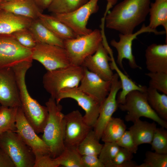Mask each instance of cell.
<instances>
[{
  "label": "cell",
  "mask_w": 167,
  "mask_h": 167,
  "mask_svg": "<svg viewBox=\"0 0 167 167\" xmlns=\"http://www.w3.org/2000/svg\"><path fill=\"white\" fill-rule=\"evenodd\" d=\"M151 0H123L116 4L105 17L108 28L122 34L133 33L149 13Z\"/></svg>",
  "instance_id": "6da1fadb"
},
{
  "label": "cell",
  "mask_w": 167,
  "mask_h": 167,
  "mask_svg": "<svg viewBox=\"0 0 167 167\" xmlns=\"http://www.w3.org/2000/svg\"><path fill=\"white\" fill-rule=\"evenodd\" d=\"M28 70L24 66L15 67L14 71L18 88L21 107L25 117L37 134L43 133L49 113L46 106L40 104L32 98L28 90L25 80Z\"/></svg>",
  "instance_id": "7a4b0ae2"
},
{
  "label": "cell",
  "mask_w": 167,
  "mask_h": 167,
  "mask_svg": "<svg viewBox=\"0 0 167 167\" xmlns=\"http://www.w3.org/2000/svg\"><path fill=\"white\" fill-rule=\"evenodd\" d=\"M49 115L42 139L48 147L51 157L59 156L65 148V122L62 106L50 96L45 103Z\"/></svg>",
  "instance_id": "3957f363"
},
{
  "label": "cell",
  "mask_w": 167,
  "mask_h": 167,
  "mask_svg": "<svg viewBox=\"0 0 167 167\" xmlns=\"http://www.w3.org/2000/svg\"><path fill=\"white\" fill-rule=\"evenodd\" d=\"M84 69L82 66L71 64L64 67L47 71L43 77V87L50 96L55 99L62 89L78 87Z\"/></svg>",
  "instance_id": "277c9868"
},
{
  "label": "cell",
  "mask_w": 167,
  "mask_h": 167,
  "mask_svg": "<svg viewBox=\"0 0 167 167\" xmlns=\"http://www.w3.org/2000/svg\"><path fill=\"white\" fill-rule=\"evenodd\" d=\"M146 92L132 91L126 95L124 102L118 105L121 110L126 111L125 120L133 122L144 117L152 120L163 127L167 129V121L161 118L149 105Z\"/></svg>",
  "instance_id": "5b68a950"
},
{
  "label": "cell",
  "mask_w": 167,
  "mask_h": 167,
  "mask_svg": "<svg viewBox=\"0 0 167 167\" xmlns=\"http://www.w3.org/2000/svg\"><path fill=\"white\" fill-rule=\"evenodd\" d=\"M102 41L101 32L96 29L87 35L64 40L63 47L71 63L81 66L86 58L96 52Z\"/></svg>",
  "instance_id": "8992f818"
},
{
  "label": "cell",
  "mask_w": 167,
  "mask_h": 167,
  "mask_svg": "<svg viewBox=\"0 0 167 167\" xmlns=\"http://www.w3.org/2000/svg\"><path fill=\"white\" fill-rule=\"evenodd\" d=\"M0 148L10 156L15 167H34L33 152L16 132L0 134Z\"/></svg>",
  "instance_id": "52a82bcc"
},
{
  "label": "cell",
  "mask_w": 167,
  "mask_h": 167,
  "mask_svg": "<svg viewBox=\"0 0 167 167\" xmlns=\"http://www.w3.org/2000/svg\"><path fill=\"white\" fill-rule=\"evenodd\" d=\"M99 0H89L86 3L71 12L53 14L57 19L71 28L78 36L88 34L92 31L87 27L90 16L98 11Z\"/></svg>",
  "instance_id": "ba28073f"
},
{
  "label": "cell",
  "mask_w": 167,
  "mask_h": 167,
  "mask_svg": "<svg viewBox=\"0 0 167 167\" xmlns=\"http://www.w3.org/2000/svg\"><path fill=\"white\" fill-rule=\"evenodd\" d=\"M32 49L20 45L11 34H0V69L12 68L22 62L32 61Z\"/></svg>",
  "instance_id": "9c48e42d"
},
{
  "label": "cell",
  "mask_w": 167,
  "mask_h": 167,
  "mask_svg": "<svg viewBox=\"0 0 167 167\" xmlns=\"http://www.w3.org/2000/svg\"><path fill=\"white\" fill-rule=\"evenodd\" d=\"M32 51V59L40 62L47 71L64 67L71 64L63 47L38 43Z\"/></svg>",
  "instance_id": "30bf717a"
},
{
  "label": "cell",
  "mask_w": 167,
  "mask_h": 167,
  "mask_svg": "<svg viewBox=\"0 0 167 167\" xmlns=\"http://www.w3.org/2000/svg\"><path fill=\"white\" fill-rule=\"evenodd\" d=\"M67 98L73 99L77 102L85 112L83 116L84 120L88 125L93 128L99 116L101 104L78 87L62 89L55 100L58 104L62 99Z\"/></svg>",
  "instance_id": "8fae6325"
},
{
  "label": "cell",
  "mask_w": 167,
  "mask_h": 167,
  "mask_svg": "<svg viewBox=\"0 0 167 167\" xmlns=\"http://www.w3.org/2000/svg\"><path fill=\"white\" fill-rule=\"evenodd\" d=\"M153 32L156 34H161L165 33V31L158 32L156 30L151 29L148 26L143 24L141 28L137 32L130 34L119 35V40L118 41L113 39L110 41L111 45L114 47L118 53L117 63L121 69L124 71L122 65L123 60L127 59L129 65L132 69H135L141 68L136 63L132 50L133 41L137 38L138 35L144 32Z\"/></svg>",
  "instance_id": "7c38bea8"
},
{
  "label": "cell",
  "mask_w": 167,
  "mask_h": 167,
  "mask_svg": "<svg viewBox=\"0 0 167 167\" xmlns=\"http://www.w3.org/2000/svg\"><path fill=\"white\" fill-rule=\"evenodd\" d=\"M122 84L117 74H114L111 81L109 93L101 104L98 117L93 128L97 139H101L103 130L106 124L118 108L117 96L122 89Z\"/></svg>",
  "instance_id": "4fadbf2b"
},
{
  "label": "cell",
  "mask_w": 167,
  "mask_h": 167,
  "mask_svg": "<svg viewBox=\"0 0 167 167\" xmlns=\"http://www.w3.org/2000/svg\"><path fill=\"white\" fill-rule=\"evenodd\" d=\"M65 146L78 147L93 128L85 122L83 116L78 110L65 115Z\"/></svg>",
  "instance_id": "5bb4252c"
},
{
  "label": "cell",
  "mask_w": 167,
  "mask_h": 167,
  "mask_svg": "<svg viewBox=\"0 0 167 167\" xmlns=\"http://www.w3.org/2000/svg\"><path fill=\"white\" fill-rule=\"evenodd\" d=\"M16 132L32 149L34 154H49V148L36 133L26 118L20 107H18L16 117Z\"/></svg>",
  "instance_id": "9a60e30c"
},
{
  "label": "cell",
  "mask_w": 167,
  "mask_h": 167,
  "mask_svg": "<svg viewBox=\"0 0 167 167\" xmlns=\"http://www.w3.org/2000/svg\"><path fill=\"white\" fill-rule=\"evenodd\" d=\"M0 105L21 107L18 88L12 68L0 69Z\"/></svg>",
  "instance_id": "2e32d148"
},
{
  "label": "cell",
  "mask_w": 167,
  "mask_h": 167,
  "mask_svg": "<svg viewBox=\"0 0 167 167\" xmlns=\"http://www.w3.org/2000/svg\"><path fill=\"white\" fill-rule=\"evenodd\" d=\"M84 68L83 75L78 88L94 98L101 105L109 93L111 81L105 80Z\"/></svg>",
  "instance_id": "e0dca14e"
},
{
  "label": "cell",
  "mask_w": 167,
  "mask_h": 167,
  "mask_svg": "<svg viewBox=\"0 0 167 167\" xmlns=\"http://www.w3.org/2000/svg\"><path fill=\"white\" fill-rule=\"evenodd\" d=\"M109 54L107 49L102 42L96 52L86 58L81 66L103 79L111 81L114 74L109 63L111 58Z\"/></svg>",
  "instance_id": "ac0fdd59"
},
{
  "label": "cell",
  "mask_w": 167,
  "mask_h": 167,
  "mask_svg": "<svg viewBox=\"0 0 167 167\" xmlns=\"http://www.w3.org/2000/svg\"><path fill=\"white\" fill-rule=\"evenodd\" d=\"M145 57L146 68L150 72L167 73V43L149 45Z\"/></svg>",
  "instance_id": "d6986e66"
},
{
  "label": "cell",
  "mask_w": 167,
  "mask_h": 167,
  "mask_svg": "<svg viewBox=\"0 0 167 167\" xmlns=\"http://www.w3.org/2000/svg\"><path fill=\"white\" fill-rule=\"evenodd\" d=\"M0 9L32 19L38 18L43 11L34 0H11L0 4Z\"/></svg>",
  "instance_id": "ffe728a7"
},
{
  "label": "cell",
  "mask_w": 167,
  "mask_h": 167,
  "mask_svg": "<svg viewBox=\"0 0 167 167\" xmlns=\"http://www.w3.org/2000/svg\"><path fill=\"white\" fill-rule=\"evenodd\" d=\"M32 20L0 9V34H11L28 29Z\"/></svg>",
  "instance_id": "44dd1931"
},
{
  "label": "cell",
  "mask_w": 167,
  "mask_h": 167,
  "mask_svg": "<svg viewBox=\"0 0 167 167\" xmlns=\"http://www.w3.org/2000/svg\"><path fill=\"white\" fill-rule=\"evenodd\" d=\"M28 29L37 44H46L63 47L64 40L54 34L39 18L32 20Z\"/></svg>",
  "instance_id": "7402d4cb"
},
{
  "label": "cell",
  "mask_w": 167,
  "mask_h": 167,
  "mask_svg": "<svg viewBox=\"0 0 167 167\" xmlns=\"http://www.w3.org/2000/svg\"><path fill=\"white\" fill-rule=\"evenodd\" d=\"M109 54L111 58V62L109 63L110 68L112 70L116 71L122 84V90L117 94L116 98L118 105L123 104L126 95L132 91L146 92L147 88L146 86L137 85L119 68L115 61L112 51L109 52Z\"/></svg>",
  "instance_id": "603a6c76"
},
{
  "label": "cell",
  "mask_w": 167,
  "mask_h": 167,
  "mask_svg": "<svg viewBox=\"0 0 167 167\" xmlns=\"http://www.w3.org/2000/svg\"><path fill=\"white\" fill-rule=\"evenodd\" d=\"M128 128L136 144L139 146L144 143L151 144L156 129L155 122H149L140 119L133 122Z\"/></svg>",
  "instance_id": "cb8c5ba5"
},
{
  "label": "cell",
  "mask_w": 167,
  "mask_h": 167,
  "mask_svg": "<svg viewBox=\"0 0 167 167\" xmlns=\"http://www.w3.org/2000/svg\"><path fill=\"white\" fill-rule=\"evenodd\" d=\"M38 18L54 34L63 40L79 36L69 27L53 15L42 13L39 15Z\"/></svg>",
  "instance_id": "d4e9b609"
},
{
  "label": "cell",
  "mask_w": 167,
  "mask_h": 167,
  "mask_svg": "<svg viewBox=\"0 0 167 167\" xmlns=\"http://www.w3.org/2000/svg\"><path fill=\"white\" fill-rule=\"evenodd\" d=\"M149 13L150 22L148 26L151 29L156 30L162 26L164 28L167 36V0H155L151 3Z\"/></svg>",
  "instance_id": "484cf974"
},
{
  "label": "cell",
  "mask_w": 167,
  "mask_h": 167,
  "mask_svg": "<svg viewBox=\"0 0 167 167\" xmlns=\"http://www.w3.org/2000/svg\"><path fill=\"white\" fill-rule=\"evenodd\" d=\"M124 121L120 118L112 117L106 124L101 139L104 143L116 142L126 130Z\"/></svg>",
  "instance_id": "4316f807"
},
{
  "label": "cell",
  "mask_w": 167,
  "mask_h": 167,
  "mask_svg": "<svg viewBox=\"0 0 167 167\" xmlns=\"http://www.w3.org/2000/svg\"><path fill=\"white\" fill-rule=\"evenodd\" d=\"M146 92L151 107L161 118L167 121V95L160 93L156 90L149 87Z\"/></svg>",
  "instance_id": "83f0119b"
},
{
  "label": "cell",
  "mask_w": 167,
  "mask_h": 167,
  "mask_svg": "<svg viewBox=\"0 0 167 167\" xmlns=\"http://www.w3.org/2000/svg\"><path fill=\"white\" fill-rule=\"evenodd\" d=\"M81 156L77 148L65 146L61 154L54 159L59 166L65 167H82Z\"/></svg>",
  "instance_id": "f1b7e54d"
},
{
  "label": "cell",
  "mask_w": 167,
  "mask_h": 167,
  "mask_svg": "<svg viewBox=\"0 0 167 167\" xmlns=\"http://www.w3.org/2000/svg\"><path fill=\"white\" fill-rule=\"evenodd\" d=\"M103 145L99 142L92 129L79 145L77 149L81 156H98Z\"/></svg>",
  "instance_id": "f546056e"
},
{
  "label": "cell",
  "mask_w": 167,
  "mask_h": 167,
  "mask_svg": "<svg viewBox=\"0 0 167 167\" xmlns=\"http://www.w3.org/2000/svg\"><path fill=\"white\" fill-rule=\"evenodd\" d=\"M18 107L0 106V134L6 132H16V117Z\"/></svg>",
  "instance_id": "4dcf8cb0"
},
{
  "label": "cell",
  "mask_w": 167,
  "mask_h": 167,
  "mask_svg": "<svg viewBox=\"0 0 167 167\" xmlns=\"http://www.w3.org/2000/svg\"><path fill=\"white\" fill-rule=\"evenodd\" d=\"M89 0H53L47 9L53 14L73 11L86 3Z\"/></svg>",
  "instance_id": "1f68e13d"
},
{
  "label": "cell",
  "mask_w": 167,
  "mask_h": 167,
  "mask_svg": "<svg viewBox=\"0 0 167 167\" xmlns=\"http://www.w3.org/2000/svg\"><path fill=\"white\" fill-rule=\"evenodd\" d=\"M156 127L151 143L152 150L158 153L167 154V130Z\"/></svg>",
  "instance_id": "d6a6232c"
},
{
  "label": "cell",
  "mask_w": 167,
  "mask_h": 167,
  "mask_svg": "<svg viewBox=\"0 0 167 167\" xmlns=\"http://www.w3.org/2000/svg\"><path fill=\"white\" fill-rule=\"evenodd\" d=\"M167 154L147 151L143 162L137 167H167Z\"/></svg>",
  "instance_id": "836d02e7"
},
{
  "label": "cell",
  "mask_w": 167,
  "mask_h": 167,
  "mask_svg": "<svg viewBox=\"0 0 167 167\" xmlns=\"http://www.w3.org/2000/svg\"><path fill=\"white\" fill-rule=\"evenodd\" d=\"M120 148L116 142H104L98 156L105 167H107L113 161Z\"/></svg>",
  "instance_id": "e575fe53"
},
{
  "label": "cell",
  "mask_w": 167,
  "mask_h": 167,
  "mask_svg": "<svg viewBox=\"0 0 167 167\" xmlns=\"http://www.w3.org/2000/svg\"><path fill=\"white\" fill-rule=\"evenodd\" d=\"M145 74L150 79L149 87L167 95V73L149 72Z\"/></svg>",
  "instance_id": "d590c367"
},
{
  "label": "cell",
  "mask_w": 167,
  "mask_h": 167,
  "mask_svg": "<svg viewBox=\"0 0 167 167\" xmlns=\"http://www.w3.org/2000/svg\"><path fill=\"white\" fill-rule=\"evenodd\" d=\"M11 34L20 45L26 48L32 49L37 44L33 36L28 29L19 30Z\"/></svg>",
  "instance_id": "8d00e7d4"
},
{
  "label": "cell",
  "mask_w": 167,
  "mask_h": 167,
  "mask_svg": "<svg viewBox=\"0 0 167 167\" xmlns=\"http://www.w3.org/2000/svg\"><path fill=\"white\" fill-rule=\"evenodd\" d=\"M116 142L120 147L126 149L133 154L137 153L138 146L135 143L129 130H126L122 136Z\"/></svg>",
  "instance_id": "74e56055"
},
{
  "label": "cell",
  "mask_w": 167,
  "mask_h": 167,
  "mask_svg": "<svg viewBox=\"0 0 167 167\" xmlns=\"http://www.w3.org/2000/svg\"><path fill=\"white\" fill-rule=\"evenodd\" d=\"M133 154L128 150L120 147L116 156L107 167H119L124 162L132 160Z\"/></svg>",
  "instance_id": "f35d334b"
},
{
  "label": "cell",
  "mask_w": 167,
  "mask_h": 167,
  "mask_svg": "<svg viewBox=\"0 0 167 167\" xmlns=\"http://www.w3.org/2000/svg\"><path fill=\"white\" fill-rule=\"evenodd\" d=\"M35 161L34 167H58L59 166L54 158L51 157L49 154H34Z\"/></svg>",
  "instance_id": "ab89813d"
},
{
  "label": "cell",
  "mask_w": 167,
  "mask_h": 167,
  "mask_svg": "<svg viewBox=\"0 0 167 167\" xmlns=\"http://www.w3.org/2000/svg\"><path fill=\"white\" fill-rule=\"evenodd\" d=\"M81 161L82 167H105L98 156H82Z\"/></svg>",
  "instance_id": "60d3db41"
},
{
  "label": "cell",
  "mask_w": 167,
  "mask_h": 167,
  "mask_svg": "<svg viewBox=\"0 0 167 167\" xmlns=\"http://www.w3.org/2000/svg\"><path fill=\"white\" fill-rule=\"evenodd\" d=\"M0 167H15L10 156L0 148Z\"/></svg>",
  "instance_id": "b9f144b4"
},
{
  "label": "cell",
  "mask_w": 167,
  "mask_h": 167,
  "mask_svg": "<svg viewBox=\"0 0 167 167\" xmlns=\"http://www.w3.org/2000/svg\"><path fill=\"white\" fill-rule=\"evenodd\" d=\"M53 0H34L38 7L42 11L47 9Z\"/></svg>",
  "instance_id": "7bdbcfd3"
},
{
  "label": "cell",
  "mask_w": 167,
  "mask_h": 167,
  "mask_svg": "<svg viewBox=\"0 0 167 167\" xmlns=\"http://www.w3.org/2000/svg\"><path fill=\"white\" fill-rule=\"evenodd\" d=\"M107 2V4L106 8L104 15H106L107 13L109 11L110 9L113 7L115 5L118 0H106Z\"/></svg>",
  "instance_id": "ee69618b"
},
{
  "label": "cell",
  "mask_w": 167,
  "mask_h": 167,
  "mask_svg": "<svg viewBox=\"0 0 167 167\" xmlns=\"http://www.w3.org/2000/svg\"><path fill=\"white\" fill-rule=\"evenodd\" d=\"M138 165L135 161L131 160L124 162L119 167H137Z\"/></svg>",
  "instance_id": "f6af8a7d"
},
{
  "label": "cell",
  "mask_w": 167,
  "mask_h": 167,
  "mask_svg": "<svg viewBox=\"0 0 167 167\" xmlns=\"http://www.w3.org/2000/svg\"><path fill=\"white\" fill-rule=\"evenodd\" d=\"M11 0H0V4L9 2Z\"/></svg>",
  "instance_id": "bcb514c9"
}]
</instances>
